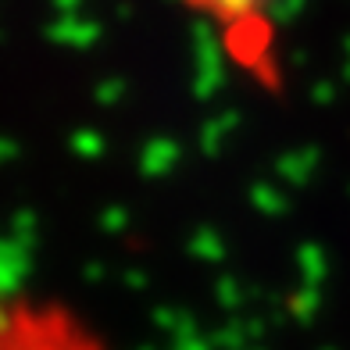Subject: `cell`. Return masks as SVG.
I'll return each instance as SVG.
<instances>
[{
	"label": "cell",
	"mask_w": 350,
	"mask_h": 350,
	"mask_svg": "<svg viewBox=\"0 0 350 350\" xmlns=\"http://www.w3.org/2000/svg\"><path fill=\"white\" fill-rule=\"evenodd\" d=\"M215 33L229 65L268 93L282 90L279 25L275 11L282 0H179Z\"/></svg>",
	"instance_id": "obj_1"
},
{
	"label": "cell",
	"mask_w": 350,
	"mask_h": 350,
	"mask_svg": "<svg viewBox=\"0 0 350 350\" xmlns=\"http://www.w3.org/2000/svg\"><path fill=\"white\" fill-rule=\"evenodd\" d=\"M0 350H111L79 311L51 297L0 290Z\"/></svg>",
	"instance_id": "obj_2"
}]
</instances>
